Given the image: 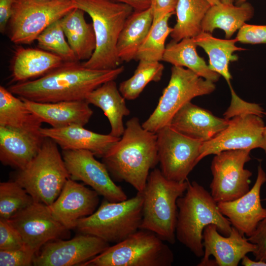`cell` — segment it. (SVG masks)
<instances>
[{
  "label": "cell",
  "instance_id": "22",
  "mask_svg": "<svg viewBox=\"0 0 266 266\" xmlns=\"http://www.w3.org/2000/svg\"><path fill=\"white\" fill-rule=\"evenodd\" d=\"M39 132L44 137L55 142L63 150H88L101 158L120 138L110 134L97 133L78 125L62 128H41Z\"/></svg>",
  "mask_w": 266,
  "mask_h": 266
},
{
  "label": "cell",
  "instance_id": "40",
  "mask_svg": "<svg viewBox=\"0 0 266 266\" xmlns=\"http://www.w3.org/2000/svg\"><path fill=\"white\" fill-rule=\"evenodd\" d=\"M247 239L256 246L252 253L255 260L266 262V217L260 222L254 233Z\"/></svg>",
  "mask_w": 266,
  "mask_h": 266
},
{
  "label": "cell",
  "instance_id": "2",
  "mask_svg": "<svg viewBox=\"0 0 266 266\" xmlns=\"http://www.w3.org/2000/svg\"><path fill=\"white\" fill-rule=\"evenodd\" d=\"M111 177L130 184L137 192L144 189L151 169L159 163L157 136L133 117L123 134L102 158Z\"/></svg>",
  "mask_w": 266,
  "mask_h": 266
},
{
  "label": "cell",
  "instance_id": "27",
  "mask_svg": "<svg viewBox=\"0 0 266 266\" xmlns=\"http://www.w3.org/2000/svg\"><path fill=\"white\" fill-rule=\"evenodd\" d=\"M153 22L151 8L134 11L126 20L119 34L117 51L121 61L136 60L138 50Z\"/></svg>",
  "mask_w": 266,
  "mask_h": 266
},
{
  "label": "cell",
  "instance_id": "42",
  "mask_svg": "<svg viewBox=\"0 0 266 266\" xmlns=\"http://www.w3.org/2000/svg\"><path fill=\"white\" fill-rule=\"evenodd\" d=\"M16 0H0V32L4 33L11 18Z\"/></svg>",
  "mask_w": 266,
  "mask_h": 266
},
{
  "label": "cell",
  "instance_id": "34",
  "mask_svg": "<svg viewBox=\"0 0 266 266\" xmlns=\"http://www.w3.org/2000/svg\"><path fill=\"white\" fill-rule=\"evenodd\" d=\"M174 13L167 14L152 25L137 54L136 60L149 62L162 61L166 49L165 42L172 28L168 21Z\"/></svg>",
  "mask_w": 266,
  "mask_h": 266
},
{
  "label": "cell",
  "instance_id": "17",
  "mask_svg": "<svg viewBox=\"0 0 266 266\" xmlns=\"http://www.w3.org/2000/svg\"><path fill=\"white\" fill-rule=\"evenodd\" d=\"M204 255L199 266H237L243 258L253 253L256 246L235 228L228 236L222 235L215 225L210 224L202 234Z\"/></svg>",
  "mask_w": 266,
  "mask_h": 266
},
{
  "label": "cell",
  "instance_id": "43",
  "mask_svg": "<svg viewBox=\"0 0 266 266\" xmlns=\"http://www.w3.org/2000/svg\"><path fill=\"white\" fill-rule=\"evenodd\" d=\"M114 1L128 4L134 11H141L150 7L151 0H112Z\"/></svg>",
  "mask_w": 266,
  "mask_h": 266
},
{
  "label": "cell",
  "instance_id": "1",
  "mask_svg": "<svg viewBox=\"0 0 266 266\" xmlns=\"http://www.w3.org/2000/svg\"><path fill=\"white\" fill-rule=\"evenodd\" d=\"M123 66L111 69L87 68L78 62H64L60 66L33 80L18 82L8 90L14 95L40 102L85 100L102 84L115 80Z\"/></svg>",
  "mask_w": 266,
  "mask_h": 266
},
{
  "label": "cell",
  "instance_id": "10",
  "mask_svg": "<svg viewBox=\"0 0 266 266\" xmlns=\"http://www.w3.org/2000/svg\"><path fill=\"white\" fill-rule=\"evenodd\" d=\"M75 8L71 0H16L7 26L8 37L16 44H30Z\"/></svg>",
  "mask_w": 266,
  "mask_h": 266
},
{
  "label": "cell",
  "instance_id": "18",
  "mask_svg": "<svg viewBox=\"0 0 266 266\" xmlns=\"http://www.w3.org/2000/svg\"><path fill=\"white\" fill-rule=\"evenodd\" d=\"M265 182L266 174L260 164L255 182L247 193L235 200L217 203L220 212L228 219L232 227L248 237L266 217V208L262 205L260 196L262 186Z\"/></svg>",
  "mask_w": 266,
  "mask_h": 266
},
{
  "label": "cell",
  "instance_id": "6",
  "mask_svg": "<svg viewBox=\"0 0 266 266\" xmlns=\"http://www.w3.org/2000/svg\"><path fill=\"white\" fill-rule=\"evenodd\" d=\"M57 145L51 139L45 137L37 154L16 175L14 180L34 202L51 205L70 178Z\"/></svg>",
  "mask_w": 266,
  "mask_h": 266
},
{
  "label": "cell",
  "instance_id": "33",
  "mask_svg": "<svg viewBox=\"0 0 266 266\" xmlns=\"http://www.w3.org/2000/svg\"><path fill=\"white\" fill-rule=\"evenodd\" d=\"M164 70V66L160 62L139 61L133 76L122 82L119 90L126 100H135L148 83L160 81Z\"/></svg>",
  "mask_w": 266,
  "mask_h": 266
},
{
  "label": "cell",
  "instance_id": "23",
  "mask_svg": "<svg viewBox=\"0 0 266 266\" xmlns=\"http://www.w3.org/2000/svg\"><path fill=\"white\" fill-rule=\"evenodd\" d=\"M20 98L42 123H47L54 128L73 125L84 126L93 114L86 100L40 102Z\"/></svg>",
  "mask_w": 266,
  "mask_h": 266
},
{
  "label": "cell",
  "instance_id": "5",
  "mask_svg": "<svg viewBox=\"0 0 266 266\" xmlns=\"http://www.w3.org/2000/svg\"><path fill=\"white\" fill-rule=\"evenodd\" d=\"M187 186L188 180L177 182L166 178L159 169L151 171L141 192L143 204L140 229L152 232L164 241L173 244L176 240L177 200Z\"/></svg>",
  "mask_w": 266,
  "mask_h": 266
},
{
  "label": "cell",
  "instance_id": "30",
  "mask_svg": "<svg viewBox=\"0 0 266 266\" xmlns=\"http://www.w3.org/2000/svg\"><path fill=\"white\" fill-rule=\"evenodd\" d=\"M194 38H184L178 42L171 41L166 47L163 61L174 66L186 67L200 76L213 82L220 75L211 70L198 54Z\"/></svg>",
  "mask_w": 266,
  "mask_h": 266
},
{
  "label": "cell",
  "instance_id": "47",
  "mask_svg": "<svg viewBox=\"0 0 266 266\" xmlns=\"http://www.w3.org/2000/svg\"><path fill=\"white\" fill-rule=\"evenodd\" d=\"M222 3L228 5H233L234 0H221Z\"/></svg>",
  "mask_w": 266,
  "mask_h": 266
},
{
  "label": "cell",
  "instance_id": "31",
  "mask_svg": "<svg viewBox=\"0 0 266 266\" xmlns=\"http://www.w3.org/2000/svg\"><path fill=\"white\" fill-rule=\"evenodd\" d=\"M211 6L207 0H178L176 23L170 34L173 40L194 38L202 32V22Z\"/></svg>",
  "mask_w": 266,
  "mask_h": 266
},
{
  "label": "cell",
  "instance_id": "4",
  "mask_svg": "<svg viewBox=\"0 0 266 266\" xmlns=\"http://www.w3.org/2000/svg\"><path fill=\"white\" fill-rule=\"evenodd\" d=\"M76 8L87 13L92 20L96 40L92 57L83 65L94 69H111L121 60L117 43L128 17L134 11L130 5L112 0H71Z\"/></svg>",
  "mask_w": 266,
  "mask_h": 266
},
{
  "label": "cell",
  "instance_id": "48",
  "mask_svg": "<svg viewBox=\"0 0 266 266\" xmlns=\"http://www.w3.org/2000/svg\"><path fill=\"white\" fill-rule=\"evenodd\" d=\"M247 0H234V4L236 5H240L247 1Z\"/></svg>",
  "mask_w": 266,
  "mask_h": 266
},
{
  "label": "cell",
  "instance_id": "49",
  "mask_svg": "<svg viewBox=\"0 0 266 266\" xmlns=\"http://www.w3.org/2000/svg\"></svg>",
  "mask_w": 266,
  "mask_h": 266
},
{
  "label": "cell",
  "instance_id": "44",
  "mask_svg": "<svg viewBox=\"0 0 266 266\" xmlns=\"http://www.w3.org/2000/svg\"><path fill=\"white\" fill-rule=\"evenodd\" d=\"M241 265L244 266H266V262L252 260L246 255L241 260Z\"/></svg>",
  "mask_w": 266,
  "mask_h": 266
},
{
  "label": "cell",
  "instance_id": "37",
  "mask_svg": "<svg viewBox=\"0 0 266 266\" xmlns=\"http://www.w3.org/2000/svg\"><path fill=\"white\" fill-rule=\"evenodd\" d=\"M35 255L34 252L25 246L14 250H0V266H32Z\"/></svg>",
  "mask_w": 266,
  "mask_h": 266
},
{
  "label": "cell",
  "instance_id": "13",
  "mask_svg": "<svg viewBox=\"0 0 266 266\" xmlns=\"http://www.w3.org/2000/svg\"><path fill=\"white\" fill-rule=\"evenodd\" d=\"M7 221L20 234L25 246L35 254L47 242L69 236V231L53 216L49 206L34 202Z\"/></svg>",
  "mask_w": 266,
  "mask_h": 266
},
{
  "label": "cell",
  "instance_id": "21",
  "mask_svg": "<svg viewBox=\"0 0 266 266\" xmlns=\"http://www.w3.org/2000/svg\"><path fill=\"white\" fill-rule=\"evenodd\" d=\"M229 121L189 101L175 113L169 126L187 137L203 142L225 129Z\"/></svg>",
  "mask_w": 266,
  "mask_h": 266
},
{
  "label": "cell",
  "instance_id": "7",
  "mask_svg": "<svg viewBox=\"0 0 266 266\" xmlns=\"http://www.w3.org/2000/svg\"><path fill=\"white\" fill-rule=\"evenodd\" d=\"M142 204V195L138 192L123 201L105 200L93 213L79 220L75 229L109 243H119L140 229Z\"/></svg>",
  "mask_w": 266,
  "mask_h": 266
},
{
  "label": "cell",
  "instance_id": "14",
  "mask_svg": "<svg viewBox=\"0 0 266 266\" xmlns=\"http://www.w3.org/2000/svg\"><path fill=\"white\" fill-rule=\"evenodd\" d=\"M62 156L71 179L82 181L108 201L127 199L126 193L114 183L104 164L97 161L92 152L63 150Z\"/></svg>",
  "mask_w": 266,
  "mask_h": 266
},
{
  "label": "cell",
  "instance_id": "38",
  "mask_svg": "<svg viewBox=\"0 0 266 266\" xmlns=\"http://www.w3.org/2000/svg\"><path fill=\"white\" fill-rule=\"evenodd\" d=\"M17 230L6 220L0 219V250H11L24 246Z\"/></svg>",
  "mask_w": 266,
  "mask_h": 266
},
{
  "label": "cell",
  "instance_id": "45",
  "mask_svg": "<svg viewBox=\"0 0 266 266\" xmlns=\"http://www.w3.org/2000/svg\"><path fill=\"white\" fill-rule=\"evenodd\" d=\"M261 148L263 149L266 153V126H265L263 133V137Z\"/></svg>",
  "mask_w": 266,
  "mask_h": 266
},
{
  "label": "cell",
  "instance_id": "15",
  "mask_svg": "<svg viewBox=\"0 0 266 266\" xmlns=\"http://www.w3.org/2000/svg\"><path fill=\"white\" fill-rule=\"evenodd\" d=\"M109 243L95 236L81 233L71 239H58L44 244L34 256L35 266H81L101 253Z\"/></svg>",
  "mask_w": 266,
  "mask_h": 266
},
{
  "label": "cell",
  "instance_id": "12",
  "mask_svg": "<svg viewBox=\"0 0 266 266\" xmlns=\"http://www.w3.org/2000/svg\"><path fill=\"white\" fill-rule=\"evenodd\" d=\"M158 160L167 179L184 182L199 162L202 142L187 137L166 126L157 133Z\"/></svg>",
  "mask_w": 266,
  "mask_h": 266
},
{
  "label": "cell",
  "instance_id": "26",
  "mask_svg": "<svg viewBox=\"0 0 266 266\" xmlns=\"http://www.w3.org/2000/svg\"><path fill=\"white\" fill-rule=\"evenodd\" d=\"M85 13L75 8L60 19L66 37L78 61L88 60L96 46L93 24L87 22Z\"/></svg>",
  "mask_w": 266,
  "mask_h": 266
},
{
  "label": "cell",
  "instance_id": "29",
  "mask_svg": "<svg viewBox=\"0 0 266 266\" xmlns=\"http://www.w3.org/2000/svg\"><path fill=\"white\" fill-rule=\"evenodd\" d=\"M197 46L201 47L209 58V66L213 71L222 76L229 87L232 86V75L229 71V64L236 61L238 57L233 53L245 49L237 47L235 38L222 39L214 37L211 33L202 32L194 37Z\"/></svg>",
  "mask_w": 266,
  "mask_h": 266
},
{
  "label": "cell",
  "instance_id": "9",
  "mask_svg": "<svg viewBox=\"0 0 266 266\" xmlns=\"http://www.w3.org/2000/svg\"><path fill=\"white\" fill-rule=\"evenodd\" d=\"M216 88L214 82L206 80L189 69L173 66L170 78L158 104L142 127L157 133L169 125L175 113L195 97L210 94Z\"/></svg>",
  "mask_w": 266,
  "mask_h": 266
},
{
  "label": "cell",
  "instance_id": "20",
  "mask_svg": "<svg viewBox=\"0 0 266 266\" xmlns=\"http://www.w3.org/2000/svg\"><path fill=\"white\" fill-rule=\"evenodd\" d=\"M45 137L39 131L0 126V161L5 165L24 168L39 152Z\"/></svg>",
  "mask_w": 266,
  "mask_h": 266
},
{
  "label": "cell",
  "instance_id": "19",
  "mask_svg": "<svg viewBox=\"0 0 266 266\" xmlns=\"http://www.w3.org/2000/svg\"><path fill=\"white\" fill-rule=\"evenodd\" d=\"M99 196L94 190L69 178L57 199L48 206L54 217L70 230L76 228L79 220L95 211Z\"/></svg>",
  "mask_w": 266,
  "mask_h": 266
},
{
  "label": "cell",
  "instance_id": "11",
  "mask_svg": "<svg viewBox=\"0 0 266 266\" xmlns=\"http://www.w3.org/2000/svg\"><path fill=\"white\" fill-rule=\"evenodd\" d=\"M250 151H225L214 157L210 167L213 177L210 188L217 203L235 200L249 191L252 173L245 169L244 165L251 160Z\"/></svg>",
  "mask_w": 266,
  "mask_h": 266
},
{
  "label": "cell",
  "instance_id": "8",
  "mask_svg": "<svg viewBox=\"0 0 266 266\" xmlns=\"http://www.w3.org/2000/svg\"><path fill=\"white\" fill-rule=\"evenodd\" d=\"M156 233L138 230L81 266H170L174 255Z\"/></svg>",
  "mask_w": 266,
  "mask_h": 266
},
{
  "label": "cell",
  "instance_id": "36",
  "mask_svg": "<svg viewBox=\"0 0 266 266\" xmlns=\"http://www.w3.org/2000/svg\"><path fill=\"white\" fill-rule=\"evenodd\" d=\"M65 38L58 20L46 28L36 41L38 48L60 57L64 62H79Z\"/></svg>",
  "mask_w": 266,
  "mask_h": 266
},
{
  "label": "cell",
  "instance_id": "24",
  "mask_svg": "<svg viewBox=\"0 0 266 266\" xmlns=\"http://www.w3.org/2000/svg\"><path fill=\"white\" fill-rule=\"evenodd\" d=\"M63 63L60 57L39 48L18 47L11 64L12 81L22 82L42 76Z\"/></svg>",
  "mask_w": 266,
  "mask_h": 266
},
{
  "label": "cell",
  "instance_id": "28",
  "mask_svg": "<svg viewBox=\"0 0 266 266\" xmlns=\"http://www.w3.org/2000/svg\"><path fill=\"white\" fill-rule=\"evenodd\" d=\"M254 14L253 6L247 1L239 5L222 2L211 5L202 21V32L212 33L219 28L225 32L226 38L230 39Z\"/></svg>",
  "mask_w": 266,
  "mask_h": 266
},
{
  "label": "cell",
  "instance_id": "25",
  "mask_svg": "<svg viewBox=\"0 0 266 266\" xmlns=\"http://www.w3.org/2000/svg\"><path fill=\"white\" fill-rule=\"evenodd\" d=\"M125 99L117 88L114 80L107 81L90 92L85 100L100 108L109 122L111 135L121 137L125 128L124 116L130 114Z\"/></svg>",
  "mask_w": 266,
  "mask_h": 266
},
{
  "label": "cell",
  "instance_id": "3",
  "mask_svg": "<svg viewBox=\"0 0 266 266\" xmlns=\"http://www.w3.org/2000/svg\"><path fill=\"white\" fill-rule=\"evenodd\" d=\"M177 206L176 238L197 257L204 255L202 234L207 226L215 225L225 236L230 234V222L220 212L211 194L197 182L188 181L187 189L178 199Z\"/></svg>",
  "mask_w": 266,
  "mask_h": 266
},
{
  "label": "cell",
  "instance_id": "35",
  "mask_svg": "<svg viewBox=\"0 0 266 266\" xmlns=\"http://www.w3.org/2000/svg\"><path fill=\"white\" fill-rule=\"evenodd\" d=\"M34 202L31 196L15 180L0 183V219L9 220Z\"/></svg>",
  "mask_w": 266,
  "mask_h": 266
},
{
  "label": "cell",
  "instance_id": "16",
  "mask_svg": "<svg viewBox=\"0 0 266 266\" xmlns=\"http://www.w3.org/2000/svg\"><path fill=\"white\" fill-rule=\"evenodd\" d=\"M265 124L262 117L251 114H242L229 119L228 126L214 137L202 142L199 158L221 152L261 148Z\"/></svg>",
  "mask_w": 266,
  "mask_h": 266
},
{
  "label": "cell",
  "instance_id": "32",
  "mask_svg": "<svg viewBox=\"0 0 266 266\" xmlns=\"http://www.w3.org/2000/svg\"><path fill=\"white\" fill-rule=\"evenodd\" d=\"M40 119L26 105L19 97L0 86V126L31 131H39Z\"/></svg>",
  "mask_w": 266,
  "mask_h": 266
},
{
  "label": "cell",
  "instance_id": "46",
  "mask_svg": "<svg viewBox=\"0 0 266 266\" xmlns=\"http://www.w3.org/2000/svg\"><path fill=\"white\" fill-rule=\"evenodd\" d=\"M211 5L219 4L221 3V0H207Z\"/></svg>",
  "mask_w": 266,
  "mask_h": 266
},
{
  "label": "cell",
  "instance_id": "39",
  "mask_svg": "<svg viewBox=\"0 0 266 266\" xmlns=\"http://www.w3.org/2000/svg\"><path fill=\"white\" fill-rule=\"evenodd\" d=\"M237 42L246 44H266V25L244 24L235 38Z\"/></svg>",
  "mask_w": 266,
  "mask_h": 266
},
{
  "label": "cell",
  "instance_id": "41",
  "mask_svg": "<svg viewBox=\"0 0 266 266\" xmlns=\"http://www.w3.org/2000/svg\"><path fill=\"white\" fill-rule=\"evenodd\" d=\"M178 0H151L153 15V23L157 22L169 13H175Z\"/></svg>",
  "mask_w": 266,
  "mask_h": 266
}]
</instances>
